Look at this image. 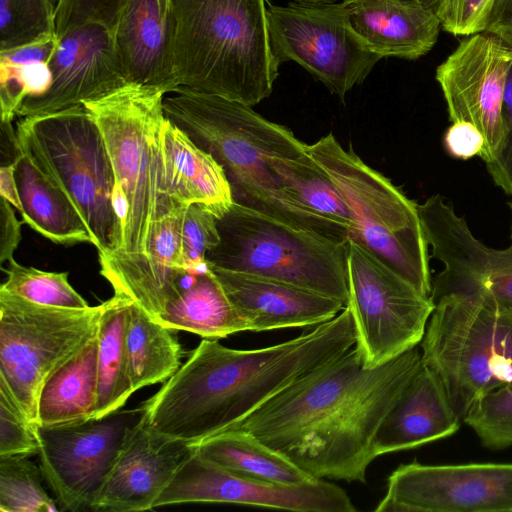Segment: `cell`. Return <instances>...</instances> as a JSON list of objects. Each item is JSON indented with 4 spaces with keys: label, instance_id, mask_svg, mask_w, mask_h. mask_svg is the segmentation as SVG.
Listing matches in <instances>:
<instances>
[{
    "label": "cell",
    "instance_id": "1",
    "mask_svg": "<svg viewBox=\"0 0 512 512\" xmlns=\"http://www.w3.org/2000/svg\"><path fill=\"white\" fill-rule=\"evenodd\" d=\"M349 309L288 341L238 350L203 339L142 406L148 425L191 444L231 429L305 373L355 346Z\"/></svg>",
    "mask_w": 512,
    "mask_h": 512
},
{
    "label": "cell",
    "instance_id": "2",
    "mask_svg": "<svg viewBox=\"0 0 512 512\" xmlns=\"http://www.w3.org/2000/svg\"><path fill=\"white\" fill-rule=\"evenodd\" d=\"M171 93L163 100L166 118L222 166L235 203L290 226L349 241L347 231L310 216L283 192L272 164L306 148L290 129L218 95L185 87Z\"/></svg>",
    "mask_w": 512,
    "mask_h": 512
},
{
    "label": "cell",
    "instance_id": "3",
    "mask_svg": "<svg viewBox=\"0 0 512 512\" xmlns=\"http://www.w3.org/2000/svg\"><path fill=\"white\" fill-rule=\"evenodd\" d=\"M171 4L176 88L251 107L270 96L279 65L270 46L267 0H171Z\"/></svg>",
    "mask_w": 512,
    "mask_h": 512
},
{
    "label": "cell",
    "instance_id": "4",
    "mask_svg": "<svg viewBox=\"0 0 512 512\" xmlns=\"http://www.w3.org/2000/svg\"><path fill=\"white\" fill-rule=\"evenodd\" d=\"M165 94L155 86L128 82L83 103L102 132L126 200L121 247L116 252L147 254L158 223L180 209L170 200L164 179Z\"/></svg>",
    "mask_w": 512,
    "mask_h": 512
},
{
    "label": "cell",
    "instance_id": "5",
    "mask_svg": "<svg viewBox=\"0 0 512 512\" xmlns=\"http://www.w3.org/2000/svg\"><path fill=\"white\" fill-rule=\"evenodd\" d=\"M420 342L423 363L464 418L485 395L512 384V308L478 295L447 294Z\"/></svg>",
    "mask_w": 512,
    "mask_h": 512
},
{
    "label": "cell",
    "instance_id": "6",
    "mask_svg": "<svg viewBox=\"0 0 512 512\" xmlns=\"http://www.w3.org/2000/svg\"><path fill=\"white\" fill-rule=\"evenodd\" d=\"M306 152L326 171L348 205L353 219V240L385 266L431 296L429 245L417 203L388 178L345 150L332 133Z\"/></svg>",
    "mask_w": 512,
    "mask_h": 512
},
{
    "label": "cell",
    "instance_id": "7",
    "mask_svg": "<svg viewBox=\"0 0 512 512\" xmlns=\"http://www.w3.org/2000/svg\"><path fill=\"white\" fill-rule=\"evenodd\" d=\"M16 133L21 152L72 199L98 253L118 251L122 224L114 207V169L102 132L85 105L23 117Z\"/></svg>",
    "mask_w": 512,
    "mask_h": 512
},
{
    "label": "cell",
    "instance_id": "8",
    "mask_svg": "<svg viewBox=\"0 0 512 512\" xmlns=\"http://www.w3.org/2000/svg\"><path fill=\"white\" fill-rule=\"evenodd\" d=\"M220 241L206 254L211 267L258 275L348 301V242L290 226L234 204L217 218Z\"/></svg>",
    "mask_w": 512,
    "mask_h": 512
},
{
    "label": "cell",
    "instance_id": "9",
    "mask_svg": "<svg viewBox=\"0 0 512 512\" xmlns=\"http://www.w3.org/2000/svg\"><path fill=\"white\" fill-rule=\"evenodd\" d=\"M101 312L102 304L55 307L0 290V382L33 424L44 384L97 332Z\"/></svg>",
    "mask_w": 512,
    "mask_h": 512
},
{
    "label": "cell",
    "instance_id": "10",
    "mask_svg": "<svg viewBox=\"0 0 512 512\" xmlns=\"http://www.w3.org/2000/svg\"><path fill=\"white\" fill-rule=\"evenodd\" d=\"M421 365L416 346L369 369L344 407L286 456L314 478L365 483L375 434Z\"/></svg>",
    "mask_w": 512,
    "mask_h": 512
},
{
    "label": "cell",
    "instance_id": "11",
    "mask_svg": "<svg viewBox=\"0 0 512 512\" xmlns=\"http://www.w3.org/2000/svg\"><path fill=\"white\" fill-rule=\"evenodd\" d=\"M346 280V307L364 368H377L419 346L434 309L431 296L420 293L353 240L348 241Z\"/></svg>",
    "mask_w": 512,
    "mask_h": 512
},
{
    "label": "cell",
    "instance_id": "12",
    "mask_svg": "<svg viewBox=\"0 0 512 512\" xmlns=\"http://www.w3.org/2000/svg\"><path fill=\"white\" fill-rule=\"evenodd\" d=\"M345 2L279 6L267 0L270 46L278 65L294 61L344 101L382 58L354 30Z\"/></svg>",
    "mask_w": 512,
    "mask_h": 512
},
{
    "label": "cell",
    "instance_id": "13",
    "mask_svg": "<svg viewBox=\"0 0 512 512\" xmlns=\"http://www.w3.org/2000/svg\"><path fill=\"white\" fill-rule=\"evenodd\" d=\"M368 371L353 346L293 381L233 428L287 455L344 407Z\"/></svg>",
    "mask_w": 512,
    "mask_h": 512
},
{
    "label": "cell",
    "instance_id": "14",
    "mask_svg": "<svg viewBox=\"0 0 512 512\" xmlns=\"http://www.w3.org/2000/svg\"><path fill=\"white\" fill-rule=\"evenodd\" d=\"M141 414L142 407L74 424L38 426L41 473L62 509L92 510L127 430Z\"/></svg>",
    "mask_w": 512,
    "mask_h": 512
},
{
    "label": "cell",
    "instance_id": "15",
    "mask_svg": "<svg viewBox=\"0 0 512 512\" xmlns=\"http://www.w3.org/2000/svg\"><path fill=\"white\" fill-rule=\"evenodd\" d=\"M417 207L432 257L443 264L432 280V300L447 294L478 295L512 308V240L505 249L485 245L441 195Z\"/></svg>",
    "mask_w": 512,
    "mask_h": 512
},
{
    "label": "cell",
    "instance_id": "16",
    "mask_svg": "<svg viewBox=\"0 0 512 512\" xmlns=\"http://www.w3.org/2000/svg\"><path fill=\"white\" fill-rule=\"evenodd\" d=\"M377 512H512V463L399 465Z\"/></svg>",
    "mask_w": 512,
    "mask_h": 512
},
{
    "label": "cell",
    "instance_id": "17",
    "mask_svg": "<svg viewBox=\"0 0 512 512\" xmlns=\"http://www.w3.org/2000/svg\"><path fill=\"white\" fill-rule=\"evenodd\" d=\"M230 503L296 512H354L348 494L324 479L288 485L234 474L196 452L159 496L154 508L182 503Z\"/></svg>",
    "mask_w": 512,
    "mask_h": 512
},
{
    "label": "cell",
    "instance_id": "18",
    "mask_svg": "<svg viewBox=\"0 0 512 512\" xmlns=\"http://www.w3.org/2000/svg\"><path fill=\"white\" fill-rule=\"evenodd\" d=\"M512 61L509 48L495 35H470L436 69L449 120L479 129L485 144L480 158L490 162L503 138L501 118L506 75Z\"/></svg>",
    "mask_w": 512,
    "mask_h": 512
},
{
    "label": "cell",
    "instance_id": "19",
    "mask_svg": "<svg viewBox=\"0 0 512 512\" xmlns=\"http://www.w3.org/2000/svg\"><path fill=\"white\" fill-rule=\"evenodd\" d=\"M48 65L50 87L39 96L25 98L17 115L57 112L98 99L128 83L112 30L101 24L89 23L61 37Z\"/></svg>",
    "mask_w": 512,
    "mask_h": 512
},
{
    "label": "cell",
    "instance_id": "20",
    "mask_svg": "<svg viewBox=\"0 0 512 512\" xmlns=\"http://www.w3.org/2000/svg\"><path fill=\"white\" fill-rule=\"evenodd\" d=\"M194 452L193 444L155 432L141 414L127 430L92 510L153 509L159 496Z\"/></svg>",
    "mask_w": 512,
    "mask_h": 512
},
{
    "label": "cell",
    "instance_id": "21",
    "mask_svg": "<svg viewBox=\"0 0 512 512\" xmlns=\"http://www.w3.org/2000/svg\"><path fill=\"white\" fill-rule=\"evenodd\" d=\"M185 208L162 219L147 254L99 253L100 273L121 294L158 321L192 281L182 251Z\"/></svg>",
    "mask_w": 512,
    "mask_h": 512
},
{
    "label": "cell",
    "instance_id": "22",
    "mask_svg": "<svg viewBox=\"0 0 512 512\" xmlns=\"http://www.w3.org/2000/svg\"><path fill=\"white\" fill-rule=\"evenodd\" d=\"M211 269L245 322L247 331L317 326L333 319L345 308L338 299L293 284L216 267Z\"/></svg>",
    "mask_w": 512,
    "mask_h": 512
},
{
    "label": "cell",
    "instance_id": "23",
    "mask_svg": "<svg viewBox=\"0 0 512 512\" xmlns=\"http://www.w3.org/2000/svg\"><path fill=\"white\" fill-rule=\"evenodd\" d=\"M112 33L127 82L174 91L171 0H129Z\"/></svg>",
    "mask_w": 512,
    "mask_h": 512
},
{
    "label": "cell",
    "instance_id": "24",
    "mask_svg": "<svg viewBox=\"0 0 512 512\" xmlns=\"http://www.w3.org/2000/svg\"><path fill=\"white\" fill-rule=\"evenodd\" d=\"M461 423L442 383L422 361L378 428L373 456L415 449L449 437L459 430Z\"/></svg>",
    "mask_w": 512,
    "mask_h": 512
},
{
    "label": "cell",
    "instance_id": "25",
    "mask_svg": "<svg viewBox=\"0 0 512 512\" xmlns=\"http://www.w3.org/2000/svg\"><path fill=\"white\" fill-rule=\"evenodd\" d=\"M354 30L383 57L415 60L435 45L440 19L436 11L391 0H343Z\"/></svg>",
    "mask_w": 512,
    "mask_h": 512
},
{
    "label": "cell",
    "instance_id": "26",
    "mask_svg": "<svg viewBox=\"0 0 512 512\" xmlns=\"http://www.w3.org/2000/svg\"><path fill=\"white\" fill-rule=\"evenodd\" d=\"M162 160L167 194L177 208L199 204L220 218L234 204L222 166L168 118L162 127Z\"/></svg>",
    "mask_w": 512,
    "mask_h": 512
},
{
    "label": "cell",
    "instance_id": "27",
    "mask_svg": "<svg viewBox=\"0 0 512 512\" xmlns=\"http://www.w3.org/2000/svg\"><path fill=\"white\" fill-rule=\"evenodd\" d=\"M14 174L25 223L55 243L94 245L91 231L72 199L28 155L21 152Z\"/></svg>",
    "mask_w": 512,
    "mask_h": 512
},
{
    "label": "cell",
    "instance_id": "28",
    "mask_svg": "<svg viewBox=\"0 0 512 512\" xmlns=\"http://www.w3.org/2000/svg\"><path fill=\"white\" fill-rule=\"evenodd\" d=\"M97 332L44 384L38 401L39 426H61L92 419L98 390Z\"/></svg>",
    "mask_w": 512,
    "mask_h": 512
},
{
    "label": "cell",
    "instance_id": "29",
    "mask_svg": "<svg viewBox=\"0 0 512 512\" xmlns=\"http://www.w3.org/2000/svg\"><path fill=\"white\" fill-rule=\"evenodd\" d=\"M193 445L205 460L242 477L288 485L315 479L286 455L245 430L228 429Z\"/></svg>",
    "mask_w": 512,
    "mask_h": 512
},
{
    "label": "cell",
    "instance_id": "30",
    "mask_svg": "<svg viewBox=\"0 0 512 512\" xmlns=\"http://www.w3.org/2000/svg\"><path fill=\"white\" fill-rule=\"evenodd\" d=\"M156 322L171 330L188 331L215 340L247 331L210 266L195 273Z\"/></svg>",
    "mask_w": 512,
    "mask_h": 512
},
{
    "label": "cell",
    "instance_id": "31",
    "mask_svg": "<svg viewBox=\"0 0 512 512\" xmlns=\"http://www.w3.org/2000/svg\"><path fill=\"white\" fill-rule=\"evenodd\" d=\"M129 305L130 299L118 293L102 303L97 332V405L92 419L120 410L134 393L126 342Z\"/></svg>",
    "mask_w": 512,
    "mask_h": 512
},
{
    "label": "cell",
    "instance_id": "32",
    "mask_svg": "<svg viewBox=\"0 0 512 512\" xmlns=\"http://www.w3.org/2000/svg\"><path fill=\"white\" fill-rule=\"evenodd\" d=\"M283 192L310 216L351 236L353 219L343 196L326 171L306 152L272 164Z\"/></svg>",
    "mask_w": 512,
    "mask_h": 512
},
{
    "label": "cell",
    "instance_id": "33",
    "mask_svg": "<svg viewBox=\"0 0 512 512\" xmlns=\"http://www.w3.org/2000/svg\"><path fill=\"white\" fill-rule=\"evenodd\" d=\"M171 331L130 300L126 342L134 392L166 381L180 367L183 351Z\"/></svg>",
    "mask_w": 512,
    "mask_h": 512
},
{
    "label": "cell",
    "instance_id": "34",
    "mask_svg": "<svg viewBox=\"0 0 512 512\" xmlns=\"http://www.w3.org/2000/svg\"><path fill=\"white\" fill-rule=\"evenodd\" d=\"M0 290L31 302L64 308H88L86 300L68 282L67 272H47L8 261Z\"/></svg>",
    "mask_w": 512,
    "mask_h": 512
},
{
    "label": "cell",
    "instance_id": "35",
    "mask_svg": "<svg viewBox=\"0 0 512 512\" xmlns=\"http://www.w3.org/2000/svg\"><path fill=\"white\" fill-rule=\"evenodd\" d=\"M27 457H0V511H58L55 501L41 484L39 469Z\"/></svg>",
    "mask_w": 512,
    "mask_h": 512
},
{
    "label": "cell",
    "instance_id": "36",
    "mask_svg": "<svg viewBox=\"0 0 512 512\" xmlns=\"http://www.w3.org/2000/svg\"><path fill=\"white\" fill-rule=\"evenodd\" d=\"M60 0H0V51L55 34Z\"/></svg>",
    "mask_w": 512,
    "mask_h": 512
},
{
    "label": "cell",
    "instance_id": "37",
    "mask_svg": "<svg viewBox=\"0 0 512 512\" xmlns=\"http://www.w3.org/2000/svg\"><path fill=\"white\" fill-rule=\"evenodd\" d=\"M490 450L512 446V384L482 397L463 420Z\"/></svg>",
    "mask_w": 512,
    "mask_h": 512
},
{
    "label": "cell",
    "instance_id": "38",
    "mask_svg": "<svg viewBox=\"0 0 512 512\" xmlns=\"http://www.w3.org/2000/svg\"><path fill=\"white\" fill-rule=\"evenodd\" d=\"M38 425L25 415L6 385L0 382V457L38 454Z\"/></svg>",
    "mask_w": 512,
    "mask_h": 512
},
{
    "label": "cell",
    "instance_id": "39",
    "mask_svg": "<svg viewBox=\"0 0 512 512\" xmlns=\"http://www.w3.org/2000/svg\"><path fill=\"white\" fill-rule=\"evenodd\" d=\"M182 251L188 270L197 272L209 264L206 254L220 241L217 217L199 204L185 207L181 226Z\"/></svg>",
    "mask_w": 512,
    "mask_h": 512
},
{
    "label": "cell",
    "instance_id": "40",
    "mask_svg": "<svg viewBox=\"0 0 512 512\" xmlns=\"http://www.w3.org/2000/svg\"><path fill=\"white\" fill-rule=\"evenodd\" d=\"M129 0H60L55 34L60 39L80 26L96 23L113 30Z\"/></svg>",
    "mask_w": 512,
    "mask_h": 512
},
{
    "label": "cell",
    "instance_id": "41",
    "mask_svg": "<svg viewBox=\"0 0 512 512\" xmlns=\"http://www.w3.org/2000/svg\"><path fill=\"white\" fill-rule=\"evenodd\" d=\"M494 0H443L436 13L442 28L455 36L484 32Z\"/></svg>",
    "mask_w": 512,
    "mask_h": 512
},
{
    "label": "cell",
    "instance_id": "42",
    "mask_svg": "<svg viewBox=\"0 0 512 512\" xmlns=\"http://www.w3.org/2000/svg\"><path fill=\"white\" fill-rule=\"evenodd\" d=\"M501 118L502 143L495 157L486 163V167L494 184L512 195V61L506 75Z\"/></svg>",
    "mask_w": 512,
    "mask_h": 512
},
{
    "label": "cell",
    "instance_id": "43",
    "mask_svg": "<svg viewBox=\"0 0 512 512\" xmlns=\"http://www.w3.org/2000/svg\"><path fill=\"white\" fill-rule=\"evenodd\" d=\"M443 142L449 155L462 160L480 157L485 144L479 129L467 122L452 123L445 132Z\"/></svg>",
    "mask_w": 512,
    "mask_h": 512
},
{
    "label": "cell",
    "instance_id": "44",
    "mask_svg": "<svg viewBox=\"0 0 512 512\" xmlns=\"http://www.w3.org/2000/svg\"><path fill=\"white\" fill-rule=\"evenodd\" d=\"M24 221L16 218L15 212L5 198L0 196V262L13 259L21 240V225Z\"/></svg>",
    "mask_w": 512,
    "mask_h": 512
},
{
    "label": "cell",
    "instance_id": "45",
    "mask_svg": "<svg viewBox=\"0 0 512 512\" xmlns=\"http://www.w3.org/2000/svg\"><path fill=\"white\" fill-rule=\"evenodd\" d=\"M484 31L498 37L512 54V0H494Z\"/></svg>",
    "mask_w": 512,
    "mask_h": 512
},
{
    "label": "cell",
    "instance_id": "46",
    "mask_svg": "<svg viewBox=\"0 0 512 512\" xmlns=\"http://www.w3.org/2000/svg\"><path fill=\"white\" fill-rule=\"evenodd\" d=\"M1 166L13 165L21 156V149L11 121H1Z\"/></svg>",
    "mask_w": 512,
    "mask_h": 512
},
{
    "label": "cell",
    "instance_id": "47",
    "mask_svg": "<svg viewBox=\"0 0 512 512\" xmlns=\"http://www.w3.org/2000/svg\"><path fill=\"white\" fill-rule=\"evenodd\" d=\"M15 164L0 167V196L13 205L19 213L22 205L15 180Z\"/></svg>",
    "mask_w": 512,
    "mask_h": 512
},
{
    "label": "cell",
    "instance_id": "48",
    "mask_svg": "<svg viewBox=\"0 0 512 512\" xmlns=\"http://www.w3.org/2000/svg\"><path fill=\"white\" fill-rule=\"evenodd\" d=\"M400 4L422 7L437 11L443 0H391Z\"/></svg>",
    "mask_w": 512,
    "mask_h": 512
},
{
    "label": "cell",
    "instance_id": "49",
    "mask_svg": "<svg viewBox=\"0 0 512 512\" xmlns=\"http://www.w3.org/2000/svg\"><path fill=\"white\" fill-rule=\"evenodd\" d=\"M293 2L307 6H321L337 3L338 0H292Z\"/></svg>",
    "mask_w": 512,
    "mask_h": 512
},
{
    "label": "cell",
    "instance_id": "50",
    "mask_svg": "<svg viewBox=\"0 0 512 512\" xmlns=\"http://www.w3.org/2000/svg\"><path fill=\"white\" fill-rule=\"evenodd\" d=\"M509 206H510V208L512 210V201L509 203ZM511 240H512V225H511Z\"/></svg>",
    "mask_w": 512,
    "mask_h": 512
}]
</instances>
